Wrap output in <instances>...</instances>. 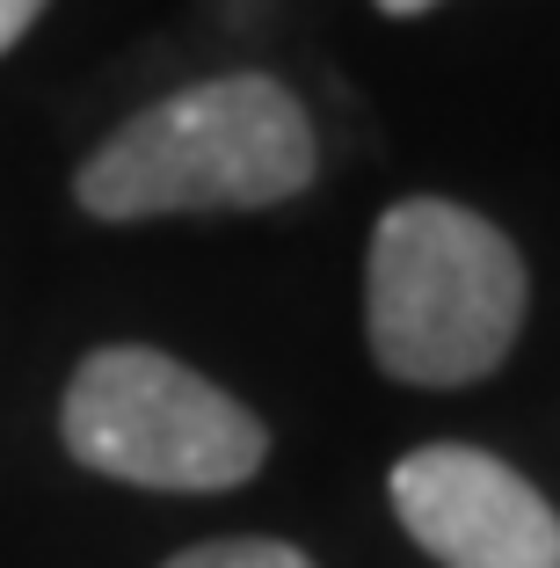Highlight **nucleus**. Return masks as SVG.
<instances>
[{
    "instance_id": "obj_5",
    "label": "nucleus",
    "mask_w": 560,
    "mask_h": 568,
    "mask_svg": "<svg viewBox=\"0 0 560 568\" xmlns=\"http://www.w3.org/2000/svg\"><path fill=\"white\" fill-rule=\"evenodd\" d=\"M161 568H314V561L284 539H204V547H182Z\"/></svg>"
},
{
    "instance_id": "obj_7",
    "label": "nucleus",
    "mask_w": 560,
    "mask_h": 568,
    "mask_svg": "<svg viewBox=\"0 0 560 568\" xmlns=\"http://www.w3.org/2000/svg\"><path fill=\"white\" fill-rule=\"evenodd\" d=\"M386 16H422V8H437V0H379Z\"/></svg>"
},
{
    "instance_id": "obj_1",
    "label": "nucleus",
    "mask_w": 560,
    "mask_h": 568,
    "mask_svg": "<svg viewBox=\"0 0 560 568\" xmlns=\"http://www.w3.org/2000/svg\"><path fill=\"white\" fill-rule=\"evenodd\" d=\"M314 118L269 73L182 88L124 118L73 175L88 219L132 226L167 212H263L314 183Z\"/></svg>"
},
{
    "instance_id": "obj_3",
    "label": "nucleus",
    "mask_w": 560,
    "mask_h": 568,
    "mask_svg": "<svg viewBox=\"0 0 560 568\" xmlns=\"http://www.w3.org/2000/svg\"><path fill=\"white\" fill-rule=\"evenodd\" d=\"M59 437L81 467L132 488H175V496L241 488L269 459V430L226 386L139 343L81 357L59 408Z\"/></svg>"
},
{
    "instance_id": "obj_6",
    "label": "nucleus",
    "mask_w": 560,
    "mask_h": 568,
    "mask_svg": "<svg viewBox=\"0 0 560 568\" xmlns=\"http://www.w3.org/2000/svg\"><path fill=\"white\" fill-rule=\"evenodd\" d=\"M44 16V0H0V51L8 44H22V30Z\"/></svg>"
},
{
    "instance_id": "obj_4",
    "label": "nucleus",
    "mask_w": 560,
    "mask_h": 568,
    "mask_svg": "<svg viewBox=\"0 0 560 568\" xmlns=\"http://www.w3.org/2000/svg\"><path fill=\"white\" fill-rule=\"evenodd\" d=\"M394 518L445 568H560V510L480 445H415L394 467Z\"/></svg>"
},
{
    "instance_id": "obj_2",
    "label": "nucleus",
    "mask_w": 560,
    "mask_h": 568,
    "mask_svg": "<svg viewBox=\"0 0 560 568\" xmlns=\"http://www.w3.org/2000/svg\"><path fill=\"white\" fill-rule=\"evenodd\" d=\"M525 255L495 219L445 197H408L379 219L364 263V335L386 379L474 386L525 328Z\"/></svg>"
}]
</instances>
